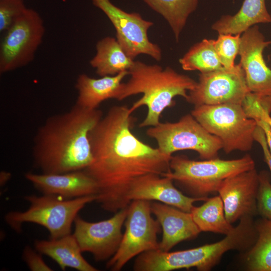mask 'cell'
I'll return each instance as SVG.
<instances>
[{"label":"cell","mask_w":271,"mask_h":271,"mask_svg":"<svg viewBox=\"0 0 271 271\" xmlns=\"http://www.w3.org/2000/svg\"><path fill=\"white\" fill-rule=\"evenodd\" d=\"M142 1L166 20L177 42L188 17L196 10L198 3V0Z\"/></svg>","instance_id":"cb8c5ba5"},{"label":"cell","mask_w":271,"mask_h":271,"mask_svg":"<svg viewBox=\"0 0 271 271\" xmlns=\"http://www.w3.org/2000/svg\"><path fill=\"white\" fill-rule=\"evenodd\" d=\"M128 72L129 78L126 82H122L117 100L121 101L134 95L143 94L129 107L132 113L142 106L147 107V115L140 123V127L158 124L164 111L175 104L174 98L181 96L187 100L188 92L197 83L171 67L163 68L158 64L150 65L140 61H134Z\"/></svg>","instance_id":"3957f363"},{"label":"cell","mask_w":271,"mask_h":271,"mask_svg":"<svg viewBox=\"0 0 271 271\" xmlns=\"http://www.w3.org/2000/svg\"><path fill=\"white\" fill-rule=\"evenodd\" d=\"M254 168V162L248 154L234 160L216 158L203 161L172 156L170 172L164 176L171 178L193 197L207 198L217 192L226 179Z\"/></svg>","instance_id":"5b68a950"},{"label":"cell","mask_w":271,"mask_h":271,"mask_svg":"<svg viewBox=\"0 0 271 271\" xmlns=\"http://www.w3.org/2000/svg\"><path fill=\"white\" fill-rule=\"evenodd\" d=\"M191 213L201 231L226 235L234 229L225 217L223 203L220 196L207 198L200 206H194Z\"/></svg>","instance_id":"603a6c76"},{"label":"cell","mask_w":271,"mask_h":271,"mask_svg":"<svg viewBox=\"0 0 271 271\" xmlns=\"http://www.w3.org/2000/svg\"><path fill=\"white\" fill-rule=\"evenodd\" d=\"M132 114L126 105L113 106L89 134L93 160L84 171L96 183L95 201L114 213L129 205V191L137 179L170 172L172 157L132 133Z\"/></svg>","instance_id":"6da1fadb"},{"label":"cell","mask_w":271,"mask_h":271,"mask_svg":"<svg viewBox=\"0 0 271 271\" xmlns=\"http://www.w3.org/2000/svg\"><path fill=\"white\" fill-rule=\"evenodd\" d=\"M93 5L107 17L116 31V39L125 54L134 60L145 54L160 61L162 57L160 46L152 42L148 32L153 22L144 19L138 13H127L110 0H92Z\"/></svg>","instance_id":"7c38bea8"},{"label":"cell","mask_w":271,"mask_h":271,"mask_svg":"<svg viewBox=\"0 0 271 271\" xmlns=\"http://www.w3.org/2000/svg\"><path fill=\"white\" fill-rule=\"evenodd\" d=\"M251 92L240 64L200 73L196 86L188 92L187 101L195 106L238 104L242 105Z\"/></svg>","instance_id":"8fae6325"},{"label":"cell","mask_w":271,"mask_h":271,"mask_svg":"<svg viewBox=\"0 0 271 271\" xmlns=\"http://www.w3.org/2000/svg\"><path fill=\"white\" fill-rule=\"evenodd\" d=\"M254 230L250 216L243 217L238 225L219 241L173 252L159 249L146 251L141 256V266L144 271H171L191 267L200 271L209 270L226 251L247 246Z\"/></svg>","instance_id":"277c9868"},{"label":"cell","mask_w":271,"mask_h":271,"mask_svg":"<svg viewBox=\"0 0 271 271\" xmlns=\"http://www.w3.org/2000/svg\"><path fill=\"white\" fill-rule=\"evenodd\" d=\"M257 238L246 256L247 269L271 271V219H263L255 226Z\"/></svg>","instance_id":"484cf974"},{"label":"cell","mask_w":271,"mask_h":271,"mask_svg":"<svg viewBox=\"0 0 271 271\" xmlns=\"http://www.w3.org/2000/svg\"><path fill=\"white\" fill-rule=\"evenodd\" d=\"M151 211L163 231L159 242L161 251H169L179 243L192 239L201 232L191 212L159 202L151 203Z\"/></svg>","instance_id":"ac0fdd59"},{"label":"cell","mask_w":271,"mask_h":271,"mask_svg":"<svg viewBox=\"0 0 271 271\" xmlns=\"http://www.w3.org/2000/svg\"><path fill=\"white\" fill-rule=\"evenodd\" d=\"M96 53L89 64L99 76H113L128 71L134 60L124 52L116 38L106 37L96 45Z\"/></svg>","instance_id":"7402d4cb"},{"label":"cell","mask_w":271,"mask_h":271,"mask_svg":"<svg viewBox=\"0 0 271 271\" xmlns=\"http://www.w3.org/2000/svg\"><path fill=\"white\" fill-rule=\"evenodd\" d=\"M34 248L41 254L53 259L63 270L67 267L79 271L98 270L83 257L82 251L73 234L56 239L36 240Z\"/></svg>","instance_id":"ffe728a7"},{"label":"cell","mask_w":271,"mask_h":271,"mask_svg":"<svg viewBox=\"0 0 271 271\" xmlns=\"http://www.w3.org/2000/svg\"><path fill=\"white\" fill-rule=\"evenodd\" d=\"M43 20L35 10L27 8L6 31L0 46V73L12 71L30 63L42 42Z\"/></svg>","instance_id":"30bf717a"},{"label":"cell","mask_w":271,"mask_h":271,"mask_svg":"<svg viewBox=\"0 0 271 271\" xmlns=\"http://www.w3.org/2000/svg\"><path fill=\"white\" fill-rule=\"evenodd\" d=\"M40 253L29 246H26L23 251V257L29 268L32 271L46 270L53 269L43 260Z\"/></svg>","instance_id":"f546056e"},{"label":"cell","mask_w":271,"mask_h":271,"mask_svg":"<svg viewBox=\"0 0 271 271\" xmlns=\"http://www.w3.org/2000/svg\"><path fill=\"white\" fill-rule=\"evenodd\" d=\"M173 182L167 176L154 174L144 176L132 184L128 193L129 200L130 202L134 200L156 201L191 212L195 202L208 198L185 195L175 187Z\"/></svg>","instance_id":"e0dca14e"},{"label":"cell","mask_w":271,"mask_h":271,"mask_svg":"<svg viewBox=\"0 0 271 271\" xmlns=\"http://www.w3.org/2000/svg\"><path fill=\"white\" fill-rule=\"evenodd\" d=\"M11 174L10 172L2 171L0 173V184L1 185H5L10 179Z\"/></svg>","instance_id":"836d02e7"},{"label":"cell","mask_w":271,"mask_h":271,"mask_svg":"<svg viewBox=\"0 0 271 271\" xmlns=\"http://www.w3.org/2000/svg\"><path fill=\"white\" fill-rule=\"evenodd\" d=\"M147 135L155 140L158 148L166 155L172 157L178 151L192 150L201 159L217 158L222 144L217 137L208 132L190 113L176 122H160L149 127Z\"/></svg>","instance_id":"ba28073f"},{"label":"cell","mask_w":271,"mask_h":271,"mask_svg":"<svg viewBox=\"0 0 271 271\" xmlns=\"http://www.w3.org/2000/svg\"><path fill=\"white\" fill-rule=\"evenodd\" d=\"M253 137L254 141L257 142L261 147L265 162L271 172V153L267 144L264 131L258 125L254 130Z\"/></svg>","instance_id":"1f68e13d"},{"label":"cell","mask_w":271,"mask_h":271,"mask_svg":"<svg viewBox=\"0 0 271 271\" xmlns=\"http://www.w3.org/2000/svg\"><path fill=\"white\" fill-rule=\"evenodd\" d=\"M191 114L208 132L220 140L226 153L236 150L246 152L252 148L257 125L247 116L242 105L195 106Z\"/></svg>","instance_id":"52a82bcc"},{"label":"cell","mask_w":271,"mask_h":271,"mask_svg":"<svg viewBox=\"0 0 271 271\" xmlns=\"http://www.w3.org/2000/svg\"><path fill=\"white\" fill-rule=\"evenodd\" d=\"M25 177L43 194L71 199L97 193L96 183L84 170L62 174L29 172Z\"/></svg>","instance_id":"2e32d148"},{"label":"cell","mask_w":271,"mask_h":271,"mask_svg":"<svg viewBox=\"0 0 271 271\" xmlns=\"http://www.w3.org/2000/svg\"><path fill=\"white\" fill-rule=\"evenodd\" d=\"M259 176L255 168L231 176L218 190L224 206L225 217L232 224L257 210Z\"/></svg>","instance_id":"9a60e30c"},{"label":"cell","mask_w":271,"mask_h":271,"mask_svg":"<svg viewBox=\"0 0 271 271\" xmlns=\"http://www.w3.org/2000/svg\"><path fill=\"white\" fill-rule=\"evenodd\" d=\"M247 116L251 118H261L266 121L271 128V116L270 111L265 108L262 104L258 101L248 105L245 108Z\"/></svg>","instance_id":"4dcf8cb0"},{"label":"cell","mask_w":271,"mask_h":271,"mask_svg":"<svg viewBox=\"0 0 271 271\" xmlns=\"http://www.w3.org/2000/svg\"><path fill=\"white\" fill-rule=\"evenodd\" d=\"M127 75V71L99 78H92L85 74L79 75L75 84L78 92L76 104L85 108L95 109L105 100H117L122 81Z\"/></svg>","instance_id":"d6986e66"},{"label":"cell","mask_w":271,"mask_h":271,"mask_svg":"<svg viewBox=\"0 0 271 271\" xmlns=\"http://www.w3.org/2000/svg\"><path fill=\"white\" fill-rule=\"evenodd\" d=\"M241 34H219L214 46L223 67L231 68L239 54Z\"/></svg>","instance_id":"4316f807"},{"label":"cell","mask_w":271,"mask_h":271,"mask_svg":"<svg viewBox=\"0 0 271 271\" xmlns=\"http://www.w3.org/2000/svg\"><path fill=\"white\" fill-rule=\"evenodd\" d=\"M271 22L265 0H244L237 13L223 15L212 26L219 34H242L253 26Z\"/></svg>","instance_id":"44dd1931"},{"label":"cell","mask_w":271,"mask_h":271,"mask_svg":"<svg viewBox=\"0 0 271 271\" xmlns=\"http://www.w3.org/2000/svg\"><path fill=\"white\" fill-rule=\"evenodd\" d=\"M125 231L115 253L108 260L106 267L118 271L131 258L148 251L159 249L157 235L161 227L152 216L151 202L134 200L127 207Z\"/></svg>","instance_id":"9c48e42d"},{"label":"cell","mask_w":271,"mask_h":271,"mask_svg":"<svg viewBox=\"0 0 271 271\" xmlns=\"http://www.w3.org/2000/svg\"><path fill=\"white\" fill-rule=\"evenodd\" d=\"M254 120L257 124L263 130L267 144L271 153V128L267 122L262 119L256 118Z\"/></svg>","instance_id":"d6a6232c"},{"label":"cell","mask_w":271,"mask_h":271,"mask_svg":"<svg viewBox=\"0 0 271 271\" xmlns=\"http://www.w3.org/2000/svg\"><path fill=\"white\" fill-rule=\"evenodd\" d=\"M127 207L115 213L110 218L96 222L76 216L73 234L82 252L91 253L97 261L108 260L115 253L122 238L121 230Z\"/></svg>","instance_id":"4fadbf2b"},{"label":"cell","mask_w":271,"mask_h":271,"mask_svg":"<svg viewBox=\"0 0 271 271\" xmlns=\"http://www.w3.org/2000/svg\"><path fill=\"white\" fill-rule=\"evenodd\" d=\"M27 8L24 0H0V31H7Z\"/></svg>","instance_id":"83f0119b"},{"label":"cell","mask_w":271,"mask_h":271,"mask_svg":"<svg viewBox=\"0 0 271 271\" xmlns=\"http://www.w3.org/2000/svg\"><path fill=\"white\" fill-rule=\"evenodd\" d=\"M214 40L204 39L193 45L179 59L182 68L185 71L206 73L223 67L215 51Z\"/></svg>","instance_id":"d4e9b609"},{"label":"cell","mask_w":271,"mask_h":271,"mask_svg":"<svg viewBox=\"0 0 271 271\" xmlns=\"http://www.w3.org/2000/svg\"><path fill=\"white\" fill-rule=\"evenodd\" d=\"M25 200L30 204L24 211H11L5 217L6 222L17 232L22 225L33 223L44 227L50 234V238L56 239L71 234V228L79 212L84 206L95 201V195L66 199L60 197L43 194L28 195Z\"/></svg>","instance_id":"8992f818"},{"label":"cell","mask_w":271,"mask_h":271,"mask_svg":"<svg viewBox=\"0 0 271 271\" xmlns=\"http://www.w3.org/2000/svg\"><path fill=\"white\" fill-rule=\"evenodd\" d=\"M271 44L254 25L241 35L239 64L244 71L247 86L260 97H271V69L263 57V50Z\"/></svg>","instance_id":"5bb4252c"},{"label":"cell","mask_w":271,"mask_h":271,"mask_svg":"<svg viewBox=\"0 0 271 271\" xmlns=\"http://www.w3.org/2000/svg\"><path fill=\"white\" fill-rule=\"evenodd\" d=\"M103 116L97 109L75 104L68 111L49 117L34 139V164L42 173L84 170L93 160L91 131Z\"/></svg>","instance_id":"7a4b0ae2"},{"label":"cell","mask_w":271,"mask_h":271,"mask_svg":"<svg viewBox=\"0 0 271 271\" xmlns=\"http://www.w3.org/2000/svg\"><path fill=\"white\" fill-rule=\"evenodd\" d=\"M258 176L257 208L264 218L271 219V183L269 177L266 171L260 173Z\"/></svg>","instance_id":"f1b7e54d"}]
</instances>
